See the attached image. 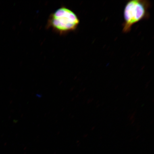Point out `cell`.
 <instances>
[{
    "label": "cell",
    "mask_w": 154,
    "mask_h": 154,
    "mask_svg": "<svg viewBox=\"0 0 154 154\" xmlns=\"http://www.w3.org/2000/svg\"><path fill=\"white\" fill-rule=\"evenodd\" d=\"M80 20L74 11L63 7L58 9L50 16L48 27L60 34H65L76 29Z\"/></svg>",
    "instance_id": "cell-1"
},
{
    "label": "cell",
    "mask_w": 154,
    "mask_h": 154,
    "mask_svg": "<svg viewBox=\"0 0 154 154\" xmlns=\"http://www.w3.org/2000/svg\"><path fill=\"white\" fill-rule=\"evenodd\" d=\"M151 6V3L148 1L132 0L128 1L124 9L123 32L128 33L134 24L149 18V10Z\"/></svg>",
    "instance_id": "cell-2"
}]
</instances>
